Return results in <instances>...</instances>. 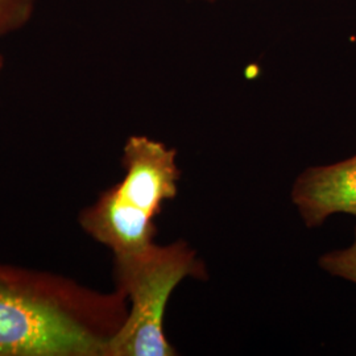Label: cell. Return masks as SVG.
Returning a JSON list of instances; mask_svg holds the SVG:
<instances>
[{
  "mask_svg": "<svg viewBox=\"0 0 356 356\" xmlns=\"http://www.w3.org/2000/svg\"><path fill=\"white\" fill-rule=\"evenodd\" d=\"M318 264L331 276L356 284V229L354 242L342 250L322 254Z\"/></svg>",
  "mask_w": 356,
  "mask_h": 356,
  "instance_id": "obj_5",
  "label": "cell"
},
{
  "mask_svg": "<svg viewBox=\"0 0 356 356\" xmlns=\"http://www.w3.org/2000/svg\"><path fill=\"white\" fill-rule=\"evenodd\" d=\"M122 165L124 177L85 207L78 223L113 254L139 252L154 243V218L178 193L177 151L148 136H129Z\"/></svg>",
  "mask_w": 356,
  "mask_h": 356,
  "instance_id": "obj_2",
  "label": "cell"
},
{
  "mask_svg": "<svg viewBox=\"0 0 356 356\" xmlns=\"http://www.w3.org/2000/svg\"><path fill=\"white\" fill-rule=\"evenodd\" d=\"M204 1H216V0H204Z\"/></svg>",
  "mask_w": 356,
  "mask_h": 356,
  "instance_id": "obj_7",
  "label": "cell"
},
{
  "mask_svg": "<svg viewBox=\"0 0 356 356\" xmlns=\"http://www.w3.org/2000/svg\"><path fill=\"white\" fill-rule=\"evenodd\" d=\"M127 314L116 288L0 261V356H107Z\"/></svg>",
  "mask_w": 356,
  "mask_h": 356,
  "instance_id": "obj_1",
  "label": "cell"
},
{
  "mask_svg": "<svg viewBox=\"0 0 356 356\" xmlns=\"http://www.w3.org/2000/svg\"><path fill=\"white\" fill-rule=\"evenodd\" d=\"M204 280V261L185 241L114 256L115 288L126 296L128 314L107 356H173L176 348L164 331L166 305L178 284Z\"/></svg>",
  "mask_w": 356,
  "mask_h": 356,
  "instance_id": "obj_3",
  "label": "cell"
},
{
  "mask_svg": "<svg viewBox=\"0 0 356 356\" xmlns=\"http://www.w3.org/2000/svg\"><path fill=\"white\" fill-rule=\"evenodd\" d=\"M38 0H0V36L19 31L35 13Z\"/></svg>",
  "mask_w": 356,
  "mask_h": 356,
  "instance_id": "obj_6",
  "label": "cell"
},
{
  "mask_svg": "<svg viewBox=\"0 0 356 356\" xmlns=\"http://www.w3.org/2000/svg\"><path fill=\"white\" fill-rule=\"evenodd\" d=\"M292 201L309 229L322 226L334 214L356 218V154L304 170L293 185Z\"/></svg>",
  "mask_w": 356,
  "mask_h": 356,
  "instance_id": "obj_4",
  "label": "cell"
}]
</instances>
